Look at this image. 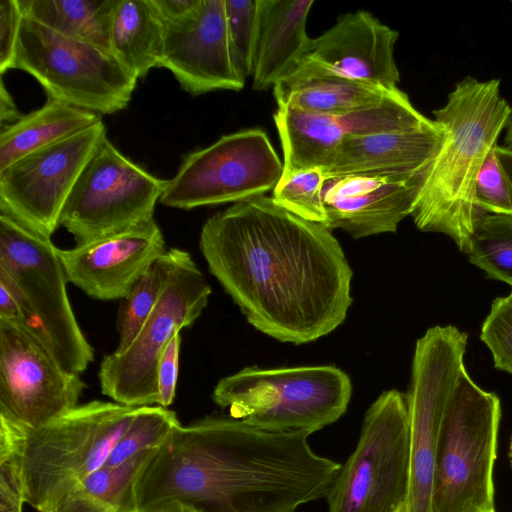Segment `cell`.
Masks as SVG:
<instances>
[{"instance_id":"6da1fadb","label":"cell","mask_w":512,"mask_h":512,"mask_svg":"<svg viewBox=\"0 0 512 512\" xmlns=\"http://www.w3.org/2000/svg\"><path fill=\"white\" fill-rule=\"evenodd\" d=\"M199 246L247 321L278 341H315L347 316L352 270L339 241L272 197H251L212 215Z\"/></svg>"},{"instance_id":"7a4b0ae2","label":"cell","mask_w":512,"mask_h":512,"mask_svg":"<svg viewBox=\"0 0 512 512\" xmlns=\"http://www.w3.org/2000/svg\"><path fill=\"white\" fill-rule=\"evenodd\" d=\"M306 431L272 432L230 415L175 428L135 480L139 512H296L326 497L342 464Z\"/></svg>"},{"instance_id":"3957f363","label":"cell","mask_w":512,"mask_h":512,"mask_svg":"<svg viewBox=\"0 0 512 512\" xmlns=\"http://www.w3.org/2000/svg\"><path fill=\"white\" fill-rule=\"evenodd\" d=\"M510 112L499 79L471 76L457 82L445 105L433 111L443 138L411 214L419 230L443 233L468 254L475 223L484 213L476 204L477 178Z\"/></svg>"},{"instance_id":"277c9868","label":"cell","mask_w":512,"mask_h":512,"mask_svg":"<svg viewBox=\"0 0 512 512\" xmlns=\"http://www.w3.org/2000/svg\"><path fill=\"white\" fill-rule=\"evenodd\" d=\"M351 393L349 376L334 365L247 367L222 378L212 399L252 427L312 434L346 412Z\"/></svg>"},{"instance_id":"5b68a950","label":"cell","mask_w":512,"mask_h":512,"mask_svg":"<svg viewBox=\"0 0 512 512\" xmlns=\"http://www.w3.org/2000/svg\"><path fill=\"white\" fill-rule=\"evenodd\" d=\"M138 407L93 400L27 428L22 457L26 503L42 512L101 469Z\"/></svg>"},{"instance_id":"8992f818","label":"cell","mask_w":512,"mask_h":512,"mask_svg":"<svg viewBox=\"0 0 512 512\" xmlns=\"http://www.w3.org/2000/svg\"><path fill=\"white\" fill-rule=\"evenodd\" d=\"M501 406L464 368L449 402L439 439L431 512L495 510L493 470Z\"/></svg>"},{"instance_id":"52a82bcc","label":"cell","mask_w":512,"mask_h":512,"mask_svg":"<svg viewBox=\"0 0 512 512\" xmlns=\"http://www.w3.org/2000/svg\"><path fill=\"white\" fill-rule=\"evenodd\" d=\"M0 269L24 297L27 316L21 326L66 370L84 372L94 359V350L75 317L66 273L51 239L0 214Z\"/></svg>"},{"instance_id":"ba28073f","label":"cell","mask_w":512,"mask_h":512,"mask_svg":"<svg viewBox=\"0 0 512 512\" xmlns=\"http://www.w3.org/2000/svg\"><path fill=\"white\" fill-rule=\"evenodd\" d=\"M12 69L33 76L48 97L98 115L127 107L138 80L110 51L24 15Z\"/></svg>"},{"instance_id":"9c48e42d","label":"cell","mask_w":512,"mask_h":512,"mask_svg":"<svg viewBox=\"0 0 512 512\" xmlns=\"http://www.w3.org/2000/svg\"><path fill=\"white\" fill-rule=\"evenodd\" d=\"M410 479L406 395L382 392L367 409L357 445L333 482L328 512H396Z\"/></svg>"},{"instance_id":"30bf717a","label":"cell","mask_w":512,"mask_h":512,"mask_svg":"<svg viewBox=\"0 0 512 512\" xmlns=\"http://www.w3.org/2000/svg\"><path fill=\"white\" fill-rule=\"evenodd\" d=\"M211 287L191 255L178 248L160 300L132 344L100 364L101 393L121 405H158L156 370L173 337L191 326L208 304Z\"/></svg>"},{"instance_id":"8fae6325","label":"cell","mask_w":512,"mask_h":512,"mask_svg":"<svg viewBox=\"0 0 512 512\" xmlns=\"http://www.w3.org/2000/svg\"><path fill=\"white\" fill-rule=\"evenodd\" d=\"M468 335L434 326L417 340L406 394L409 418L408 512H431L436 456L443 420L464 366Z\"/></svg>"},{"instance_id":"7c38bea8","label":"cell","mask_w":512,"mask_h":512,"mask_svg":"<svg viewBox=\"0 0 512 512\" xmlns=\"http://www.w3.org/2000/svg\"><path fill=\"white\" fill-rule=\"evenodd\" d=\"M167 183L124 156L106 135L72 188L60 226L82 244L149 222Z\"/></svg>"},{"instance_id":"4fadbf2b","label":"cell","mask_w":512,"mask_h":512,"mask_svg":"<svg viewBox=\"0 0 512 512\" xmlns=\"http://www.w3.org/2000/svg\"><path fill=\"white\" fill-rule=\"evenodd\" d=\"M282 173L283 162L267 133L240 130L184 155L160 202L184 210L236 203L273 190Z\"/></svg>"},{"instance_id":"5bb4252c","label":"cell","mask_w":512,"mask_h":512,"mask_svg":"<svg viewBox=\"0 0 512 512\" xmlns=\"http://www.w3.org/2000/svg\"><path fill=\"white\" fill-rule=\"evenodd\" d=\"M105 136L101 120L1 170V214L50 238L60 226L64 205L82 169Z\"/></svg>"},{"instance_id":"9a60e30c","label":"cell","mask_w":512,"mask_h":512,"mask_svg":"<svg viewBox=\"0 0 512 512\" xmlns=\"http://www.w3.org/2000/svg\"><path fill=\"white\" fill-rule=\"evenodd\" d=\"M85 387L29 330L0 319V415L36 428L78 406Z\"/></svg>"},{"instance_id":"2e32d148","label":"cell","mask_w":512,"mask_h":512,"mask_svg":"<svg viewBox=\"0 0 512 512\" xmlns=\"http://www.w3.org/2000/svg\"><path fill=\"white\" fill-rule=\"evenodd\" d=\"M159 67L168 69L193 96L243 89L245 83L236 75L231 60L224 0H199L184 18L165 22Z\"/></svg>"},{"instance_id":"e0dca14e","label":"cell","mask_w":512,"mask_h":512,"mask_svg":"<svg viewBox=\"0 0 512 512\" xmlns=\"http://www.w3.org/2000/svg\"><path fill=\"white\" fill-rule=\"evenodd\" d=\"M165 252L164 237L154 219L71 249L58 248L68 282L104 301L123 300Z\"/></svg>"},{"instance_id":"ac0fdd59","label":"cell","mask_w":512,"mask_h":512,"mask_svg":"<svg viewBox=\"0 0 512 512\" xmlns=\"http://www.w3.org/2000/svg\"><path fill=\"white\" fill-rule=\"evenodd\" d=\"M428 167L409 176L326 178L322 189L324 226L341 229L356 239L395 232L399 223L412 214Z\"/></svg>"},{"instance_id":"d6986e66","label":"cell","mask_w":512,"mask_h":512,"mask_svg":"<svg viewBox=\"0 0 512 512\" xmlns=\"http://www.w3.org/2000/svg\"><path fill=\"white\" fill-rule=\"evenodd\" d=\"M398 36L367 11L346 13L311 39L303 58L342 76L394 90L400 81L394 58Z\"/></svg>"},{"instance_id":"ffe728a7","label":"cell","mask_w":512,"mask_h":512,"mask_svg":"<svg viewBox=\"0 0 512 512\" xmlns=\"http://www.w3.org/2000/svg\"><path fill=\"white\" fill-rule=\"evenodd\" d=\"M443 138L440 125L346 138L330 163L328 177L342 175H413L430 165Z\"/></svg>"},{"instance_id":"44dd1931","label":"cell","mask_w":512,"mask_h":512,"mask_svg":"<svg viewBox=\"0 0 512 512\" xmlns=\"http://www.w3.org/2000/svg\"><path fill=\"white\" fill-rule=\"evenodd\" d=\"M272 89L277 106L340 116L378 104L399 88L388 90L351 79L302 58Z\"/></svg>"},{"instance_id":"7402d4cb","label":"cell","mask_w":512,"mask_h":512,"mask_svg":"<svg viewBox=\"0 0 512 512\" xmlns=\"http://www.w3.org/2000/svg\"><path fill=\"white\" fill-rule=\"evenodd\" d=\"M313 4V0H259L254 90L273 88L304 57L311 41L306 21Z\"/></svg>"},{"instance_id":"603a6c76","label":"cell","mask_w":512,"mask_h":512,"mask_svg":"<svg viewBox=\"0 0 512 512\" xmlns=\"http://www.w3.org/2000/svg\"><path fill=\"white\" fill-rule=\"evenodd\" d=\"M101 121L100 115L47 97L40 108L2 126L0 171L22 157L84 131Z\"/></svg>"},{"instance_id":"cb8c5ba5","label":"cell","mask_w":512,"mask_h":512,"mask_svg":"<svg viewBox=\"0 0 512 512\" xmlns=\"http://www.w3.org/2000/svg\"><path fill=\"white\" fill-rule=\"evenodd\" d=\"M165 22L153 0H116L109 28L110 51L137 79L159 67Z\"/></svg>"},{"instance_id":"d4e9b609","label":"cell","mask_w":512,"mask_h":512,"mask_svg":"<svg viewBox=\"0 0 512 512\" xmlns=\"http://www.w3.org/2000/svg\"><path fill=\"white\" fill-rule=\"evenodd\" d=\"M273 119L284 156L282 176L313 168L324 169L346 139L335 116L278 106Z\"/></svg>"},{"instance_id":"484cf974","label":"cell","mask_w":512,"mask_h":512,"mask_svg":"<svg viewBox=\"0 0 512 512\" xmlns=\"http://www.w3.org/2000/svg\"><path fill=\"white\" fill-rule=\"evenodd\" d=\"M153 451L118 467H102L42 512H139L135 480Z\"/></svg>"},{"instance_id":"4316f807","label":"cell","mask_w":512,"mask_h":512,"mask_svg":"<svg viewBox=\"0 0 512 512\" xmlns=\"http://www.w3.org/2000/svg\"><path fill=\"white\" fill-rule=\"evenodd\" d=\"M17 1L25 17L63 36L110 51L109 28L116 0Z\"/></svg>"},{"instance_id":"83f0119b","label":"cell","mask_w":512,"mask_h":512,"mask_svg":"<svg viewBox=\"0 0 512 512\" xmlns=\"http://www.w3.org/2000/svg\"><path fill=\"white\" fill-rule=\"evenodd\" d=\"M178 248H170L159 257L134 283L118 318L119 340L115 353L124 352L139 334L157 306L173 270Z\"/></svg>"},{"instance_id":"f1b7e54d","label":"cell","mask_w":512,"mask_h":512,"mask_svg":"<svg viewBox=\"0 0 512 512\" xmlns=\"http://www.w3.org/2000/svg\"><path fill=\"white\" fill-rule=\"evenodd\" d=\"M470 263L512 287V216L484 212L476 221Z\"/></svg>"},{"instance_id":"f546056e","label":"cell","mask_w":512,"mask_h":512,"mask_svg":"<svg viewBox=\"0 0 512 512\" xmlns=\"http://www.w3.org/2000/svg\"><path fill=\"white\" fill-rule=\"evenodd\" d=\"M180 425L176 413L168 408L159 405L138 407L103 467L121 466L145 451L158 448Z\"/></svg>"},{"instance_id":"4dcf8cb0","label":"cell","mask_w":512,"mask_h":512,"mask_svg":"<svg viewBox=\"0 0 512 512\" xmlns=\"http://www.w3.org/2000/svg\"><path fill=\"white\" fill-rule=\"evenodd\" d=\"M232 64L245 83L252 76L259 29V0H224Z\"/></svg>"},{"instance_id":"1f68e13d","label":"cell","mask_w":512,"mask_h":512,"mask_svg":"<svg viewBox=\"0 0 512 512\" xmlns=\"http://www.w3.org/2000/svg\"><path fill=\"white\" fill-rule=\"evenodd\" d=\"M26 430L0 415V512H22L26 503L22 477Z\"/></svg>"},{"instance_id":"d6a6232c","label":"cell","mask_w":512,"mask_h":512,"mask_svg":"<svg viewBox=\"0 0 512 512\" xmlns=\"http://www.w3.org/2000/svg\"><path fill=\"white\" fill-rule=\"evenodd\" d=\"M326 175L321 168L281 176L272 199L289 212L311 222L324 225L326 212L322 189Z\"/></svg>"},{"instance_id":"836d02e7","label":"cell","mask_w":512,"mask_h":512,"mask_svg":"<svg viewBox=\"0 0 512 512\" xmlns=\"http://www.w3.org/2000/svg\"><path fill=\"white\" fill-rule=\"evenodd\" d=\"M497 147L491 149L478 175L476 204L486 213L512 216V181L499 160Z\"/></svg>"},{"instance_id":"e575fe53","label":"cell","mask_w":512,"mask_h":512,"mask_svg":"<svg viewBox=\"0 0 512 512\" xmlns=\"http://www.w3.org/2000/svg\"><path fill=\"white\" fill-rule=\"evenodd\" d=\"M480 337L492 353L495 368L512 375V291L493 301Z\"/></svg>"},{"instance_id":"d590c367","label":"cell","mask_w":512,"mask_h":512,"mask_svg":"<svg viewBox=\"0 0 512 512\" xmlns=\"http://www.w3.org/2000/svg\"><path fill=\"white\" fill-rule=\"evenodd\" d=\"M23 13L17 0H0V72L12 69Z\"/></svg>"},{"instance_id":"8d00e7d4","label":"cell","mask_w":512,"mask_h":512,"mask_svg":"<svg viewBox=\"0 0 512 512\" xmlns=\"http://www.w3.org/2000/svg\"><path fill=\"white\" fill-rule=\"evenodd\" d=\"M181 336L175 335L161 355L156 370L158 405L168 408L174 401L180 352Z\"/></svg>"},{"instance_id":"74e56055","label":"cell","mask_w":512,"mask_h":512,"mask_svg":"<svg viewBox=\"0 0 512 512\" xmlns=\"http://www.w3.org/2000/svg\"><path fill=\"white\" fill-rule=\"evenodd\" d=\"M165 22L176 21L187 16L198 5L199 0H153Z\"/></svg>"},{"instance_id":"f35d334b","label":"cell","mask_w":512,"mask_h":512,"mask_svg":"<svg viewBox=\"0 0 512 512\" xmlns=\"http://www.w3.org/2000/svg\"><path fill=\"white\" fill-rule=\"evenodd\" d=\"M22 115L19 114V111L4 86V82L1 81L0 85V120L2 126L5 122H9L10 124L16 122Z\"/></svg>"},{"instance_id":"ab89813d","label":"cell","mask_w":512,"mask_h":512,"mask_svg":"<svg viewBox=\"0 0 512 512\" xmlns=\"http://www.w3.org/2000/svg\"><path fill=\"white\" fill-rule=\"evenodd\" d=\"M497 155L499 157V160L507 172L509 178L512 181V151H509L502 146L497 147Z\"/></svg>"},{"instance_id":"60d3db41","label":"cell","mask_w":512,"mask_h":512,"mask_svg":"<svg viewBox=\"0 0 512 512\" xmlns=\"http://www.w3.org/2000/svg\"><path fill=\"white\" fill-rule=\"evenodd\" d=\"M503 148L512 151V106H511V112L509 115V119L507 122V125L505 127V137L503 140Z\"/></svg>"},{"instance_id":"b9f144b4","label":"cell","mask_w":512,"mask_h":512,"mask_svg":"<svg viewBox=\"0 0 512 512\" xmlns=\"http://www.w3.org/2000/svg\"><path fill=\"white\" fill-rule=\"evenodd\" d=\"M508 456H509V460H510V463L512 466V437H511L510 444H509Z\"/></svg>"},{"instance_id":"7bdbcfd3","label":"cell","mask_w":512,"mask_h":512,"mask_svg":"<svg viewBox=\"0 0 512 512\" xmlns=\"http://www.w3.org/2000/svg\"><path fill=\"white\" fill-rule=\"evenodd\" d=\"M396 512H408L407 503L403 504Z\"/></svg>"},{"instance_id":"ee69618b","label":"cell","mask_w":512,"mask_h":512,"mask_svg":"<svg viewBox=\"0 0 512 512\" xmlns=\"http://www.w3.org/2000/svg\"><path fill=\"white\" fill-rule=\"evenodd\" d=\"M485 512H495V510H493V511H485Z\"/></svg>"}]
</instances>
